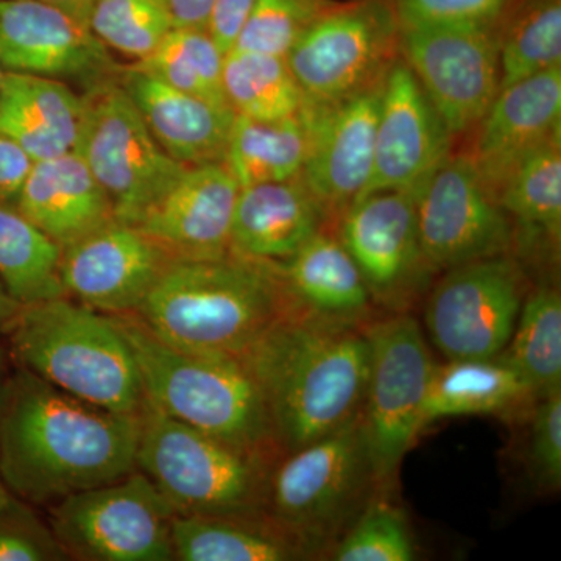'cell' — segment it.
I'll list each match as a JSON object with an SVG mask.
<instances>
[{"mask_svg":"<svg viewBox=\"0 0 561 561\" xmlns=\"http://www.w3.org/2000/svg\"><path fill=\"white\" fill-rule=\"evenodd\" d=\"M21 308V302L14 300L10 291L5 289V286L0 283V339L7 337Z\"/></svg>","mask_w":561,"mask_h":561,"instance_id":"bcb514c9","label":"cell"},{"mask_svg":"<svg viewBox=\"0 0 561 561\" xmlns=\"http://www.w3.org/2000/svg\"><path fill=\"white\" fill-rule=\"evenodd\" d=\"M254 2L256 0H216L214 3L206 28L225 54L234 47Z\"/></svg>","mask_w":561,"mask_h":561,"instance_id":"7bdbcfd3","label":"cell"},{"mask_svg":"<svg viewBox=\"0 0 561 561\" xmlns=\"http://www.w3.org/2000/svg\"><path fill=\"white\" fill-rule=\"evenodd\" d=\"M526 278L511 254L449 268L432 289L424 323L446 359H491L511 342Z\"/></svg>","mask_w":561,"mask_h":561,"instance_id":"4fadbf2b","label":"cell"},{"mask_svg":"<svg viewBox=\"0 0 561 561\" xmlns=\"http://www.w3.org/2000/svg\"><path fill=\"white\" fill-rule=\"evenodd\" d=\"M535 400L561 390V295L541 284L524 298L511 342L500 354Z\"/></svg>","mask_w":561,"mask_h":561,"instance_id":"f546056e","label":"cell"},{"mask_svg":"<svg viewBox=\"0 0 561 561\" xmlns=\"http://www.w3.org/2000/svg\"><path fill=\"white\" fill-rule=\"evenodd\" d=\"M330 219L301 176L241 187L231 225V253L278 264L289 260Z\"/></svg>","mask_w":561,"mask_h":561,"instance_id":"603a6c76","label":"cell"},{"mask_svg":"<svg viewBox=\"0 0 561 561\" xmlns=\"http://www.w3.org/2000/svg\"><path fill=\"white\" fill-rule=\"evenodd\" d=\"M10 496L9 491H7L5 485H3L2 479H0V504Z\"/></svg>","mask_w":561,"mask_h":561,"instance_id":"c3c4849f","label":"cell"},{"mask_svg":"<svg viewBox=\"0 0 561 561\" xmlns=\"http://www.w3.org/2000/svg\"><path fill=\"white\" fill-rule=\"evenodd\" d=\"M9 360V351L3 350L2 346H0V411H2L3 402H5L7 398V391H9L11 376H13V373L10 371Z\"/></svg>","mask_w":561,"mask_h":561,"instance_id":"7dc6e473","label":"cell"},{"mask_svg":"<svg viewBox=\"0 0 561 561\" xmlns=\"http://www.w3.org/2000/svg\"><path fill=\"white\" fill-rule=\"evenodd\" d=\"M81 95L76 150L105 191L116 220L133 225L186 165L161 149L119 79Z\"/></svg>","mask_w":561,"mask_h":561,"instance_id":"8fae6325","label":"cell"},{"mask_svg":"<svg viewBox=\"0 0 561 561\" xmlns=\"http://www.w3.org/2000/svg\"><path fill=\"white\" fill-rule=\"evenodd\" d=\"M172 257L133 225L113 220L61 249L66 297L106 316L138 311Z\"/></svg>","mask_w":561,"mask_h":561,"instance_id":"e0dca14e","label":"cell"},{"mask_svg":"<svg viewBox=\"0 0 561 561\" xmlns=\"http://www.w3.org/2000/svg\"><path fill=\"white\" fill-rule=\"evenodd\" d=\"M365 327L287 311L243 354L279 454L359 420L370 364Z\"/></svg>","mask_w":561,"mask_h":561,"instance_id":"7a4b0ae2","label":"cell"},{"mask_svg":"<svg viewBox=\"0 0 561 561\" xmlns=\"http://www.w3.org/2000/svg\"><path fill=\"white\" fill-rule=\"evenodd\" d=\"M290 311L367 324L371 295L337 236L321 230L289 260L272 264Z\"/></svg>","mask_w":561,"mask_h":561,"instance_id":"d4e9b609","label":"cell"},{"mask_svg":"<svg viewBox=\"0 0 561 561\" xmlns=\"http://www.w3.org/2000/svg\"><path fill=\"white\" fill-rule=\"evenodd\" d=\"M14 206L60 249L116 220L110 198L77 150L36 161Z\"/></svg>","mask_w":561,"mask_h":561,"instance_id":"cb8c5ba5","label":"cell"},{"mask_svg":"<svg viewBox=\"0 0 561 561\" xmlns=\"http://www.w3.org/2000/svg\"><path fill=\"white\" fill-rule=\"evenodd\" d=\"M60 257V247L16 206L0 203V283L14 300L32 305L65 297Z\"/></svg>","mask_w":561,"mask_h":561,"instance_id":"4dcf8cb0","label":"cell"},{"mask_svg":"<svg viewBox=\"0 0 561 561\" xmlns=\"http://www.w3.org/2000/svg\"><path fill=\"white\" fill-rule=\"evenodd\" d=\"M415 559V545L404 512L383 497H375L365 504L332 552V560L337 561Z\"/></svg>","mask_w":561,"mask_h":561,"instance_id":"8d00e7d4","label":"cell"},{"mask_svg":"<svg viewBox=\"0 0 561 561\" xmlns=\"http://www.w3.org/2000/svg\"><path fill=\"white\" fill-rule=\"evenodd\" d=\"M308 150L301 114L278 122L236 116L224 164L241 187L286 181L301 175Z\"/></svg>","mask_w":561,"mask_h":561,"instance_id":"f1b7e54d","label":"cell"},{"mask_svg":"<svg viewBox=\"0 0 561 561\" xmlns=\"http://www.w3.org/2000/svg\"><path fill=\"white\" fill-rule=\"evenodd\" d=\"M88 27L106 49L136 65L158 49L173 24L160 0H98Z\"/></svg>","mask_w":561,"mask_h":561,"instance_id":"d590c367","label":"cell"},{"mask_svg":"<svg viewBox=\"0 0 561 561\" xmlns=\"http://www.w3.org/2000/svg\"><path fill=\"white\" fill-rule=\"evenodd\" d=\"M273 461L144 402L136 470L149 476L179 515H262Z\"/></svg>","mask_w":561,"mask_h":561,"instance_id":"52a82bcc","label":"cell"},{"mask_svg":"<svg viewBox=\"0 0 561 561\" xmlns=\"http://www.w3.org/2000/svg\"><path fill=\"white\" fill-rule=\"evenodd\" d=\"M0 62L84 92L119 79L124 69L88 25L43 0H0Z\"/></svg>","mask_w":561,"mask_h":561,"instance_id":"9a60e30c","label":"cell"},{"mask_svg":"<svg viewBox=\"0 0 561 561\" xmlns=\"http://www.w3.org/2000/svg\"><path fill=\"white\" fill-rule=\"evenodd\" d=\"M373 485L379 483L356 420L273 461L262 515L313 556L348 529Z\"/></svg>","mask_w":561,"mask_h":561,"instance_id":"8992f818","label":"cell"},{"mask_svg":"<svg viewBox=\"0 0 561 561\" xmlns=\"http://www.w3.org/2000/svg\"><path fill=\"white\" fill-rule=\"evenodd\" d=\"M113 317L135 354L147 404L242 451L278 459L260 387L241 357L172 348L130 313Z\"/></svg>","mask_w":561,"mask_h":561,"instance_id":"5b68a950","label":"cell"},{"mask_svg":"<svg viewBox=\"0 0 561 561\" xmlns=\"http://www.w3.org/2000/svg\"><path fill=\"white\" fill-rule=\"evenodd\" d=\"M173 27H208L216 0H160Z\"/></svg>","mask_w":561,"mask_h":561,"instance_id":"ee69618b","label":"cell"},{"mask_svg":"<svg viewBox=\"0 0 561 561\" xmlns=\"http://www.w3.org/2000/svg\"><path fill=\"white\" fill-rule=\"evenodd\" d=\"M497 33L501 90L561 68V0H515Z\"/></svg>","mask_w":561,"mask_h":561,"instance_id":"836d02e7","label":"cell"},{"mask_svg":"<svg viewBox=\"0 0 561 561\" xmlns=\"http://www.w3.org/2000/svg\"><path fill=\"white\" fill-rule=\"evenodd\" d=\"M400 27L430 24H496L515 0H387Z\"/></svg>","mask_w":561,"mask_h":561,"instance_id":"ab89813d","label":"cell"},{"mask_svg":"<svg viewBox=\"0 0 561 561\" xmlns=\"http://www.w3.org/2000/svg\"><path fill=\"white\" fill-rule=\"evenodd\" d=\"M7 339L18 368L70 397L111 412H142L138 364L113 316L65 295L22 305Z\"/></svg>","mask_w":561,"mask_h":561,"instance_id":"277c9868","label":"cell"},{"mask_svg":"<svg viewBox=\"0 0 561 561\" xmlns=\"http://www.w3.org/2000/svg\"><path fill=\"white\" fill-rule=\"evenodd\" d=\"M225 55L208 28L173 27L158 49L135 66L175 90L228 105L224 92Z\"/></svg>","mask_w":561,"mask_h":561,"instance_id":"e575fe53","label":"cell"},{"mask_svg":"<svg viewBox=\"0 0 561 561\" xmlns=\"http://www.w3.org/2000/svg\"><path fill=\"white\" fill-rule=\"evenodd\" d=\"M224 92L236 116L260 122L298 116L305 103V94L286 58L257 51H227Z\"/></svg>","mask_w":561,"mask_h":561,"instance_id":"1f68e13d","label":"cell"},{"mask_svg":"<svg viewBox=\"0 0 561 561\" xmlns=\"http://www.w3.org/2000/svg\"><path fill=\"white\" fill-rule=\"evenodd\" d=\"M416 231L427 271L511 253L515 227L470 158L449 154L416 192Z\"/></svg>","mask_w":561,"mask_h":561,"instance_id":"5bb4252c","label":"cell"},{"mask_svg":"<svg viewBox=\"0 0 561 561\" xmlns=\"http://www.w3.org/2000/svg\"><path fill=\"white\" fill-rule=\"evenodd\" d=\"M238 181L224 162L186 165L133 227L172 260H219L231 254Z\"/></svg>","mask_w":561,"mask_h":561,"instance_id":"ffe728a7","label":"cell"},{"mask_svg":"<svg viewBox=\"0 0 561 561\" xmlns=\"http://www.w3.org/2000/svg\"><path fill=\"white\" fill-rule=\"evenodd\" d=\"M400 57L454 139L474 130L500 94L497 22L402 27Z\"/></svg>","mask_w":561,"mask_h":561,"instance_id":"7c38bea8","label":"cell"},{"mask_svg":"<svg viewBox=\"0 0 561 561\" xmlns=\"http://www.w3.org/2000/svg\"><path fill=\"white\" fill-rule=\"evenodd\" d=\"M119 81L161 149L181 165L224 162L236 121L230 105H217L138 68L122 69Z\"/></svg>","mask_w":561,"mask_h":561,"instance_id":"7402d4cb","label":"cell"},{"mask_svg":"<svg viewBox=\"0 0 561 561\" xmlns=\"http://www.w3.org/2000/svg\"><path fill=\"white\" fill-rule=\"evenodd\" d=\"M373 192L351 203L339 219L337 238L356 262L371 300L401 312L420 272H430L421 257L416 231V192Z\"/></svg>","mask_w":561,"mask_h":561,"instance_id":"2e32d148","label":"cell"},{"mask_svg":"<svg viewBox=\"0 0 561 561\" xmlns=\"http://www.w3.org/2000/svg\"><path fill=\"white\" fill-rule=\"evenodd\" d=\"M35 162L16 140L0 133V203L16 205Z\"/></svg>","mask_w":561,"mask_h":561,"instance_id":"b9f144b4","label":"cell"},{"mask_svg":"<svg viewBox=\"0 0 561 561\" xmlns=\"http://www.w3.org/2000/svg\"><path fill=\"white\" fill-rule=\"evenodd\" d=\"M453 140L412 70L398 58L383 79L371 175L357 198L420 186L453 153Z\"/></svg>","mask_w":561,"mask_h":561,"instance_id":"d6986e66","label":"cell"},{"mask_svg":"<svg viewBox=\"0 0 561 561\" xmlns=\"http://www.w3.org/2000/svg\"><path fill=\"white\" fill-rule=\"evenodd\" d=\"M43 2L49 3L55 9L62 11V13L69 14L73 20L88 25L91 11L94 9L98 0H43Z\"/></svg>","mask_w":561,"mask_h":561,"instance_id":"f6af8a7d","label":"cell"},{"mask_svg":"<svg viewBox=\"0 0 561 561\" xmlns=\"http://www.w3.org/2000/svg\"><path fill=\"white\" fill-rule=\"evenodd\" d=\"M383 80L332 105L302 103L309 150L301 179L328 216H341L367 186Z\"/></svg>","mask_w":561,"mask_h":561,"instance_id":"ac0fdd59","label":"cell"},{"mask_svg":"<svg viewBox=\"0 0 561 561\" xmlns=\"http://www.w3.org/2000/svg\"><path fill=\"white\" fill-rule=\"evenodd\" d=\"M531 413L529 435L530 471L545 491L561 486V390L538 398Z\"/></svg>","mask_w":561,"mask_h":561,"instance_id":"60d3db41","label":"cell"},{"mask_svg":"<svg viewBox=\"0 0 561 561\" xmlns=\"http://www.w3.org/2000/svg\"><path fill=\"white\" fill-rule=\"evenodd\" d=\"M287 311L272 264L231 253L172 260L130 316L172 348L242 357Z\"/></svg>","mask_w":561,"mask_h":561,"instance_id":"3957f363","label":"cell"},{"mask_svg":"<svg viewBox=\"0 0 561 561\" xmlns=\"http://www.w3.org/2000/svg\"><path fill=\"white\" fill-rule=\"evenodd\" d=\"M175 508L135 470L50 505L49 526L69 559L172 561Z\"/></svg>","mask_w":561,"mask_h":561,"instance_id":"9c48e42d","label":"cell"},{"mask_svg":"<svg viewBox=\"0 0 561 561\" xmlns=\"http://www.w3.org/2000/svg\"><path fill=\"white\" fill-rule=\"evenodd\" d=\"M496 201L512 221L537 238L560 245L561 138L531 151L502 181Z\"/></svg>","mask_w":561,"mask_h":561,"instance_id":"d6a6232c","label":"cell"},{"mask_svg":"<svg viewBox=\"0 0 561 561\" xmlns=\"http://www.w3.org/2000/svg\"><path fill=\"white\" fill-rule=\"evenodd\" d=\"M400 33L387 0H337L295 44L287 65L306 102L332 105L386 79L400 58Z\"/></svg>","mask_w":561,"mask_h":561,"instance_id":"30bf717a","label":"cell"},{"mask_svg":"<svg viewBox=\"0 0 561 561\" xmlns=\"http://www.w3.org/2000/svg\"><path fill=\"white\" fill-rule=\"evenodd\" d=\"M83 95L65 81L7 70L0 92V133L35 161L76 150Z\"/></svg>","mask_w":561,"mask_h":561,"instance_id":"484cf974","label":"cell"},{"mask_svg":"<svg viewBox=\"0 0 561 561\" xmlns=\"http://www.w3.org/2000/svg\"><path fill=\"white\" fill-rule=\"evenodd\" d=\"M534 394L518 373L500 357L435 364L421 412L424 427L438 420L497 415L519 408Z\"/></svg>","mask_w":561,"mask_h":561,"instance_id":"83f0119b","label":"cell"},{"mask_svg":"<svg viewBox=\"0 0 561 561\" xmlns=\"http://www.w3.org/2000/svg\"><path fill=\"white\" fill-rule=\"evenodd\" d=\"M5 68H3L2 62H0V92H2L3 77H5Z\"/></svg>","mask_w":561,"mask_h":561,"instance_id":"681fc988","label":"cell"},{"mask_svg":"<svg viewBox=\"0 0 561 561\" xmlns=\"http://www.w3.org/2000/svg\"><path fill=\"white\" fill-rule=\"evenodd\" d=\"M139 434L140 415L98 408L18 368L0 411V479L27 504L54 505L135 471Z\"/></svg>","mask_w":561,"mask_h":561,"instance_id":"6da1fadb","label":"cell"},{"mask_svg":"<svg viewBox=\"0 0 561 561\" xmlns=\"http://www.w3.org/2000/svg\"><path fill=\"white\" fill-rule=\"evenodd\" d=\"M172 546L180 561H287L309 557L262 515H175Z\"/></svg>","mask_w":561,"mask_h":561,"instance_id":"4316f807","label":"cell"},{"mask_svg":"<svg viewBox=\"0 0 561 561\" xmlns=\"http://www.w3.org/2000/svg\"><path fill=\"white\" fill-rule=\"evenodd\" d=\"M68 553L49 524L28 507L27 502L10 494L0 504V561H61Z\"/></svg>","mask_w":561,"mask_h":561,"instance_id":"f35d334b","label":"cell"},{"mask_svg":"<svg viewBox=\"0 0 561 561\" xmlns=\"http://www.w3.org/2000/svg\"><path fill=\"white\" fill-rule=\"evenodd\" d=\"M370 345L359 423L379 485L389 483L423 431L421 412L435 362L412 316L397 312L365 327Z\"/></svg>","mask_w":561,"mask_h":561,"instance_id":"ba28073f","label":"cell"},{"mask_svg":"<svg viewBox=\"0 0 561 561\" xmlns=\"http://www.w3.org/2000/svg\"><path fill=\"white\" fill-rule=\"evenodd\" d=\"M337 0H256L232 49L286 58Z\"/></svg>","mask_w":561,"mask_h":561,"instance_id":"74e56055","label":"cell"},{"mask_svg":"<svg viewBox=\"0 0 561 561\" xmlns=\"http://www.w3.org/2000/svg\"><path fill=\"white\" fill-rule=\"evenodd\" d=\"M471 133L465 154L496 198L502 181L527 154L561 138V68L501 90Z\"/></svg>","mask_w":561,"mask_h":561,"instance_id":"44dd1931","label":"cell"}]
</instances>
